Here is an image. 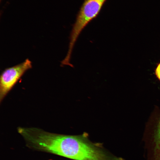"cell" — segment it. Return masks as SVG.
<instances>
[{"instance_id":"cell-4","label":"cell","mask_w":160,"mask_h":160,"mask_svg":"<svg viewBox=\"0 0 160 160\" xmlns=\"http://www.w3.org/2000/svg\"><path fill=\"white\" fill-rule=\"evenodd\" d=\"M152 129L147 141L148 160H160V114Z\"/></svg>"},{"instance_id":"cell-5","label":"cell","mask_w":160,"mask_h":160,"mask_svg":"<svg viewBox=\"0 0 160 160\" xmlns=\"http://www.w3.org/2000/svg\"><path fill=\"white\" fill-rule=\"evenodd\" d=\"M155 74L157 77L160 80V63L158 65L156 69Z\"/></svg>"},{"instance_id":"cell-6","label":"cell","mask_w":160,"mask_h":160,"mask_svg":"<svg viewBox=\"0 0 160 160\" xmlns=\"http://www.w3.org/2000/svg\"><path fill=\"white\" fill-rule=\"evenodd\" d=\"M52 160V159H49V160Z\"/></svg>"},{"instance_id":"cell-1","label":"cell","mask_w":160,"mask_h":160,"mask_svg":"<svg viewBox=\"0 0 160 160\" xmlns=\"http://www.w3.org/2000/svg\"><path fill=\"white\" fill-rule=\"evenodd\" d=\"M44 147L47 153L73 160H124L107 151L102 144L92 142L86 132L78 135L49 132Z\"/></svg>"},{"instance_id":"cell-2","label":"cell","mask_w":160,"mask_h":160,"mask_svg":"<svg viewBox=\"0 0 160 160\" xmlns=\"http://www.w3.org/2000/svg\"><path fill=\"white\" fill-rule=\"evenodd\" d=\"M106 0H85L73 25L65 59L70 60L74 45L79 35L87 25L98 14Z\"/></svg>"},{"instance_id":"cell-3","label":"cell","mask_w":160,"mask_h":160,"mask_svg":"<svg viewBox=\"0 0 160 160\" xmlns=\"http://www.w3.org/2000/svg\"><path fill=\"white\" fill-rule=\"evenodd\" d=\"M32 67L28 59L23 62L5 69L0 77V102L1 103L24 73Z\"/></svg>"}]
</instances>
